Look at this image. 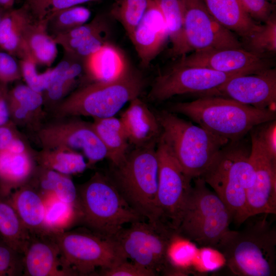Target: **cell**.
<instances>
[{
    "label": "cell",
    "instance_id": "1",
    "mask_svg": "<svg viewBox=\"0 0 276 276\" xmlns=\"http://www.w3.org/2000/svg\"><path fill=\"white\" fill-rule=\"evenodd\" d=\"M169 111L189 118L229 142L239 141L255 127L276 119V110L260 109L216 96H202L191 102L176 103Z\"/></svg>",
    "mask_w": 276,
    "mask_h": 276
},
{
    "label": "cell",
    "instance_id": "2",
    "mask_svg": "<svg viewBox=\"0 0 276 276\" xmlns=\"http://www.w3.org/2000/svg\"><path fill=\"white\" fill-rule=\"evenodd\" d=\"M251 220L242 229H229L216 249L226 265L239 276H273L276 273V229L269 214Z\"/></svg>",
    "mask_w": 276,
    "mask_h": 276
},
{
    "label": "cell",
    "instance_id": "3",
    "mask_svg": "<svg viewBox=\"0 0 276 276\" xmlns=\"http://www.w3.org/2000/svg\"><path fill=\"white\" fill-rule=\"evenodd\" d=\"M156 116L161 128L159 139L192 179L200 177L229 142L169 110Z\"/></svg>",
    "mask_w": 276,
    "mask_h": 276
},
{
    "label": "cell",
    "instance_id": "4",
    "mask_svg": "<svg viewBox=\"0 0 276 276\" xmlns=\"http://www.w3.org/2000/svg\"><path fill=\"white\" fill-rule=\"evenodd\" d=\"M113 168L109 177L130 207L145 220L162 222L157 200L159 160L156 145L135 147Z\"/></svg>",
    "mask_w": 276,
    "mask_h": 276
},
{
    "label": "cell",
    "instance_id": "5",
    "mask_svg": "<svg viewBox=\"0 0 276 276\" xmlns=\"http://www.w3.org/2000/svg\"><path fill=\"white\" fill-rule=\"evenodd\" d=\"M77 192L80 221L96 234L111 238L124 225L145 220L130 207L109 176L96 173Z\"/></svg>",
    "mask_w": 276,
    "mask_h": 276
},
{
    "label": "cell",
    "instance_id": "6",
    "mask_svg": "<svg viewBox=\"0 0 276 276\" xmlns=\"http://www.w3.org/2000/svg\"><path fill=\"white\" fill-rule=\"evenodd\" d=\"M238 142L224 146L200 178L225 203L233 221L241 224L248 218L246 193L253 183L255 173L249 160L250 150Z\"/></svg>",
    "mask_w": 276,
    "mask_h": 276
},
{
    "label": "cell",
    "instance_id": "7",
    "mask_svg": "<svg viewBox=\"0 0 276 276\" xmlns=\"http://www.w3.org/2000/svg\"><path fill=\"white\" fill-rule=\"evenodd\" d=\"M193 179L194 185L187 196L176 233L201 246L216 249L229 229L232 215L201 178Z\"/></svg>",
    "mask_w": 276,
    "mask_h": 276
},
{
    "label": "cell",
    "instance_id": "8",
    "mask_svg": "<svg viewBox=\"0 0 276 276\" xmlns=\"http://www.w3.org/2000/svg\"><path fill=\"white\" fill-rule=\"evenodd\" d=\"M145 80L130 66L119 77L108 81L94 82L77 90L64 102L65 111L94 119L114 116L132 99L139 97Z\"/></svg>",
    "mask_w": 276,
    "mask_h": 276
},
{
    "label": "cell",
    "instance_id": "9",
    "mask_svg": "<svg viewBox=\"0 0 276 276\" xmlns=\"http://www.w3.org/2000/svg\"><path fill=\"white\" fill-rule=\"evenodd\" d=\"M56 243L63 267L73 275H88L126 260L115 241L88 229L49 233ZM128 260V259H127Z\"/></svg>",
    "mask_w": 276,
    "mask_h": 276
},
{
    "label": "cell",
    "instance_id": "10",
    "mask_svg": "<svg viewBox=\"0 0 276 276\" xmlns=\"http://www.w3.org/2000/svg\"><path fill=\"white\" fill-rule=\"evenodd\" d=\"M176 232L163 222H132L112 238L127 259L153 272L167 275V250Z\"/></svg>",
    "mask_w": 276,
    "mask_h": 276
},
{
    "label": "cell",
    "instance_id": "11",
    "mask_svg": "<svg viewBox=\"0 0 276 276\" xmlns=\"http://www.w3.org/2000/svg\"><path fill=\"white\" fill-rule=\"evenodd\" d=\"M243 74H246L224 73L201 67L184 65L176 61L156 77L148 98L153 101L161 102L177 95H203L232 77Z\"/></svg>",
    "mask_w": 276,
    "mask_h": 276
},
{
    "label": "cell",
    "instance_id": "12",
    "mask_svg": "<svg viewBox=\"0 0 276 276\" xmlns=\"http://www.w3.org/2000/svg\"><path fill=\"white\" fill-rule=\"evenodd\" d=\"M157 205L161 221L176 232L193 180L182 170L166 145L159 139Z\"/></svg>",
    "mask_w": 276,
    "mask_h": 276
},
{
    "label": "cell",
    "instance_id": "13",
    "mask_svg": "<svg viewBox=\"0 0 276 276\" xmlns=\"http://www.w3.org/2000/svg\"><path fill=\"white\" fill-rule=\"evenodd\" d=\"M190 53L206 49L243 48L236 35L221 25L202 0H181Z\"/></svg>",
    "mask_w": 276,
    "mask_h": 276
},
{
    "label": "cell",
    "instance_id": "14",
    "mask_svg": "<svg viewBox=\"0 0 276 276\" xmlns=\"http://www.w3.org/2000/svg\"><path fill=\"white\" fill-rule=\"evenodd\" d=\"M202 96L220 97L260 109L276 110L275 68L233 77Z\"/></svg>",
    "mask_w": 276,
    "mask_h": 276
},
{
    "label": "cell",
    "instance_id": "15",
    "mask_svg": "<svg viewBox=\"0 0 276 276\" xmlns=\"http://www.w3.org/2000/svg\"><path fill=\"white\" fill-rule=\"evenodd\" d=\"M249 160L254 169L255 176L253 183L246 193L247 217L262 214L274 215L276 214V160L268 156L252 132Z\"/></svg>",
    "mask_w": 276,
    "mask_h": 276
},
{
    "label": "cell",
    "instance_id": "16",
    "mask_svg": "<svg viewBox=\"0 0 276 276\" xmlns=\"http://www.w3.org/2000/svg\"><path fill=\"white\" fill-rule=\"evenodd\" d=\"M178 63L224 73L250 74L272 67L268 58L259 56L244 48L206 49L178 57Z\"/></svg>",
    "mask_w": 276,
    "mask_h": 276
},
{
    "label": "cell",
    "instance_id": "17",
    "mask_svg": "<svg viewBox=\"0 0 276 276\" xmlns=\"http://www.w3.org/2000/svg\"><path fill=\"white\" fill-rule=\"evenodd\" d=\"M46 133L45 141L52 147L81 151L88 166L107 158L106 149L93 124L74 122L50 129Z\"/></svg>",
    "mask_w": 276,
    "mask_h": 276
},
{
    "label": "cell",
    "instance_id": "18",
    "mask_svg": "<svg viewBox=\"0 0 276 276\" xmlns=\"http://www.w3.org/2000/svg\"><path fill=\"white\" fill-rule=\"evenodd\" d=\"M141 64L149 66L163 50L168 33L163 15L154 0H151L140 23L129 38Z\"/></svg>",
    "mask_w": 276,
    "mask_h": 276
},
{
    "label": "cell",
    "instance_id": "19",
    "mask_svg": "<svg viewBox=\"0 0 276 276\" xmlns=\"http://www.w3.org/2000/svg\"><path fill=\"white\" fill-rule=\"evenodd\" d=\"M22 263L23 275L72 276L63 267L59 248L48 234L31 236Z\"/></svg>",
    "mask_w": 276,
    "mask_h": 276
},
{
    "label": "cell",
    "instance_id": "20",
    "mask_svg": "<svg viewBox=\"0 0 276 276\" xmlns=\"http://www.w3.org/2000/svg\"><path fill=\"white\" fill-rule=\"evenodd\" d=\"M120 119L129 143L135 147L157 145L161 128L156 114L139 97L129 102Z\"/></svg>",
    "mask_w": 276,
    "mask_h": 276
},
{
    "label": "cell",
    "instance_id": "21",
    "mask_svg": "<svg viewBox=\"0 0 276 276\" xmlns=\"http://www.w3.org/2000/svg\"><path fill=\"white\" fill-rule=\"evenodd\" d=\"M7 198V200L14 209L31 236L47 234L44 225V202L36 189L23 185Z\"/></svg>",
    "mask_w": 276,
    "mask_h": 276
},
{
    "label": "cell",
    "instance_id": "22",
    "mask_svg": "<svg viewBox=\"0 0 276 276\" xmlns=\"http://www.w3.org/2000/svg\"><path fill=\"white\" fill-rule=\"evenodd\" d=\"M48 18L35 19L25 33L20 59L28 58L36 64L50 66L56 59L57 44L48 29Z\"/></svg>",
    "mask_w": 276,
    "mask_h": 276
},
{
    "label": "cell",
    "instance_id": "23",
    "mask_svg": "<svg viewBox=\"0 0 276 276\" xmlns=\"http://www.w3.org/2000/svg\"><path fill=\"white\" fill-rule=\"evenodd\" d=\"M214 18L223 27L243 40L248 38L261 24L254 20L238 0H202Z\"/></svg>",
    "mask_w": 276,
    "mask_h": 276
},
{
    "label": "cell",
    "instance_id": "24",
    "mask_svg": "<svg viewBox=\"0 0 276 276\" xmlns=\"http://www.w3.org/2000/svg\"><path fill=\"white\" fill-rule=\"evenodd\" d=\"M83 62L94 82L115 79L130 66L122 50L109 41Z\"/></svg>",
    "mask_w": 276,
    "mask_h": 276
},
{
    "label": "cell",
    "instance_id": "25",
    "mask_svg": "<svg viewBox=\"0 0 276 276\" xmlns=\"http://www.w3.org/2000/svg\"><path fill=\"white\" fill-rule=\"evenodd\" d=\"M35 19L26 5L7 10L0 22V48L19 58L25 33Z\"/></svg>",
    "mask_w": 276,
    "mask_h": 276
},
{
    "label": "cell",
    "instance_id": "26",
    "mask_svg": "<svg viewBox=\"0 0 276 276\" xmlns=\"http://www.w3.org/2000/svg\"><path fill=\"white\" fill-rule=\"evenodd\" d=\"M32 171V162L25 152L0 151V195L8 197L12 190L24 185Z\"/></svg>",
    "mask_w": 276,
    "mask_h": 276
},
{
    "label": "cell",
    "instance_id": "27",
    "mask_svg": "<svg viewBox=\"0 0 276 276\" xmlns=\"http://www.w3.org/2000/svg\"><path fill=\"white\" fill-rule=\"evenodd\" d=\"M94 119L93 125L106 149L107 158L117 166L128 152L129 142L124 126L114 116Z\"/></svg>",
    "mask_w": 276,
    "mask_h": 276
},
{
    "label": "cell",
    "instance_id": "28",
    "mask_svg": "<svg viewBox=\"0 0 276 276\" xmlns=\"http://www.w3.org/2000/svg\"><path fill=\"white\" fill-rule=\"evenodd\" d=\"M154 1L165 20L171 43V56L178 58L189 53L185 36L181 0Z\"/></svg>",
    "mask_w": 276,
    "mask_h": 276
},
{
    "label": "cell",
    "instance_id": "29",
    "mask_svg": "<svg viewBox=\"0 0 276 276\" xmlns=\"http://www.w3.org/2000/svg\"><path fill=\"white\" fill-rule=\"evenodd\" d=\"M0 237L4 242L22 255L31 238L14 209L1 195Z\"/></svg>",
    "mask_w": 276,
    "mask_h": 276
},
{
    "label": "cell",
    "instance_id": "30",
    "mask_svg": "<svg viewBox=\"0 0 276 276\" xmlns=\"http://www.w3.org/2000/svg\"><path fill=\"white\" fill-rule=\"evenodd\" d=\"M41 196L45 205L44 225L47 234L66 231L80 221V211L75 205L52 195Z\"/></svg>",
    "mask_w": 276,
    "mask_h": 276
},
{
    "label": "cell",
    "instance_id": "31",
    "mask_svg": "<svg viewBox=\"0 0 276 276\" xmlns=\"http://www.w3.org/2000/svg\"><path fill=\"white\" fill-rule=\"evenodd\" d=\"M42 172L39 181V190H37L40 194L53 195L79 210L77 188L68 175L45 168Z\"/></svg>",
    "mask_w": 276,
    "mask_h": 276
},
{
    "label": "cell",
    "instance_id": "32",
    "mask_svg": "<svg viewBox=\"0 0 276 276\" xmlns=\"http://www.w3.org/2000/svg\"><path fill=\"white\" fill-rule=\"evenodd\" d=\"M69 58L70 59L62 60L54 68L50 69L45 90L52 100L62 98L82 71L81 61Z\"/></svg>",
    "mask_w": 276,
    "mask_h": 276
},
{
    "label": "cell",
    "instance_id": "33",
    "mask_svg": "<svg viewBox=\"0 0 276 276\" xmlns=\"http://www.w3.org/2000/svg\"><path fill=\"white\" fill-rule=\"evenodd\" d=\"M151 0H116L111 16L119 22L130 38L145 14Z\"/></svg>",
    "mask_w": 276,
    "mask_h": 276
},
{
    "label": "cell",
    "instance_id": "34",
    "mask_svg": "<svg viewBox=\"0 0 276 276\" xmlns=\"http://www.w3.org/2000/svg\"><path fill=\"white\" fill-rule=\"evenodd\" d=\"M246 50L268 58L276 52V15L275 12L248 38L243 40Z\"/></svg>",
    "mask_w": 276,
    "mask_h": 276
},
{
    "label": "cell",
    "instance_id": "35",
    "mask_svg": "<svg viewBox=\"0 0 276 276\" xmlns=\"http://www.w3.org/2000/svg\"><path fill=\"white\" fill-rule=\"evenodd\" d=\"M90 17L89 9L80 5L60 10L47 16L48 31L54 37L87 22Z\"/></svg>",
    "mask_w": 276,
    "mask_h": 276
},
{
    "label": "cell",
    "instance_id": "36",
    "mask_svg": "<svg viewBox=\"0 0 276 276\" xmlns=\"http://www.w3.org/2000/svg\"><path fill=\"white\" fill-rule=\"evenodd\" d=\"M41 162L43 168L67 175L81 173L88 167L83 155L67 150L47 154Z\"/></svg>",
    "mask_w": 276,
    "mask_h": 276
},
{
    "label": "cell",
    "instance_id": "37",
    "mask_svg": "<svg viewBox=\"0 0 276 276\" xmlns=\"http://www.w3.org/2000/svg\"><path fill=\"white\" fill-rule=\"evenodd\" d=\"M10 98L14 106L20 107L28 113L39 108L43 102L41 93L27 85L21 84L14 87L11 93Z\"/></svg>",
    "mask_w": 276,
    "mask_h": 276
},
{
    "label": "cell",
    "instance_id": "38",
    "mask_svg": "<svg viewBox=\"0 0 276 276\" xmlns=\"http://www.w3.org/2000/svg\"><path fill=\"white\" fill-rule=\"evenodd\" d=\"M21 75L27 85L33 90L41 93L45 91L49 81L50 69L42 74L37 71V64L32 60L24 58L20 59Z\"/></svg>",
    "mask_w": 276,
    "mask_h": 276
},
{
    "label": "cell",
    "instance_id": "39",
    "mask_svg": "<svg viewBox=\"0 0 276 276\" xmlns=\"http://www.w3.org/2000/svg\"><path fill=\"white\" fill-rule=\"evenodd\" d=\"M22 255L2 241L0 242V276L23 274Z\"/></svg>",
    "mask_w": 276,
    "mask_h": 276
},
{
    "label": "cell",
    "instance_id": "40",
    "mask_svg": "<svg viewBox=\"0 0 276 276\" xmlns=\"http://www.w3.org/2000/svg\"><path fill=\"white\" fill-rule=\"evenodd\" d=\"M252 133L272 159L276 160V120H273L260 125Z\"/></svg>",
    "mask_w": 276,
    "mask_h": 276
},
{
    "label": "cell",
    "instance_id": "41",
    "mask_svg": "<svg viewBox=\"0 0 276 276\" xmlns=\"http://www.w3.org/2000/svg\"><path fill=\"white\" fill-rule=\"evenodd\" d=\"M100 275L104 276H155L153 272L127 259L121 261L114 265L102 269Z\"/></svg>",
    "mask_w": 276,
    "mask_h": 276
},
{
    "label": "cell",
    "instance_id": "42",
    "mask_svg": "<svg viewBox=\"0 0 276 276\" xmlns=\"http://www.w3.org/2000/svg\"><path fill=\"white\" fill-rule=\"evenodd\" d=\"M249 15L258 22H265L275 12V5L267 0H238Z\"/></svg>",
    "mask_w": 276,
    "mask_h": 276
},
{
    "label": "cell",
    "instance_id": "43",
    "mask_svg": "<svg viewBox=\"0 0 276 276\" xmlns=\"http://www.w3.org/2000/svg\"><path fill=\"white\" fill-rule=\"evenodd\" d=\"M21 75L19 64L14 56L5 51H0V81L5 83L12 82Z\"/></svg>",
    "mask_w": 276,
    "mask_h": 276
},
{
    "label": "cell",
    "instance_id": "44",
    "mask_svg": "<svg viewBox=\"0 0 276 276\" xmlns=\"http://www.w3.org/2000/svg\"><path fill=\"white\" fill-rule=\"evenodd\" d=\"M26 4L35 19L40 20L47 17L52 0H26Z\"/></svg>",
    "mask_w": 276,
    "mask_h": 276
},
{
    "label": "cell",
    "instance_id": "45",
    "mask_svg": "<svg viewBox=\"0 0 276 276\" xmlns=\"http://www.w3.org/2000/svg\"><path fill=\"white\" fill-rule=\"evenodd\" d=\"M96 1L97 0H52L48 15L66 8Z\"/></svg>",
    "mask_w": 276,
    "mask_h": 276
},
{
    "label": "cell",
    "instance_id": "46",
    "mask_svg": "<svg viewBox=\"0 0 276 276\" xmlns=\"http://www.w3.org/2000/svg\"><path fill=\"white\" fill-rule=\"evenodd\" d=\"M14 138L10 129L0 127V151L6 150Z\"/></svg>",
    "mask_w": 276,
    "mask_h": 276
},
{
    "label": "cell",
    "instance_id": "47",
    "mask_svg": "<svg viewBox=\"0 0 276 276\" xmlns=\"http://www.w3.org/2000/svg\"><path fill=\"white\" fill-rule=\"evenodd\" d=\"M0 91V126L4 125L9 119V110L6 100Z\"/></svg>",
    "mask_w": 276,
    "mask_h": 276
},
{
    "label": "cell",
    "instance_id": "48",
    "mask_svg": "<svg viewBox=\"0 0 276 276\" xmlns=\"http://www.w3.org/2000/svg\"><path fill=\"white\" fill-rule=\"evenodd\" d=\"M25 150L24 143L19 139L14 138L6 150L12 153L20 154L24 153Z\"/></svg>",
    "mask_w": 276,
    "mask_h": 276
},
{
    "label": "cell",
    "instance_id": "49",
    "mask_svg": "<svg viewBox=\"0 0 276 276\" xmlns=\"http://www.w3.org/2000/svg\"><path fill=\"white\" fill-rule=\"evenodd\" d=\"M15 0H0V7L5 10H9L13 8Z\"/></svg>",
    "mask_w": 276,
    "mask_h": 276
},
{
    "label": "cell",
    "instance_id": "50",
    "mask_svg": "<svg viewBox=\"0 0 276 276\" xmlns=\"http://www.w3.org/2000/svg\"><path fill=\"white\" fill-rule=\"evenodd\" d=\"M267 1L273 4H274L276 2V0H267Z\"/></svg>",
    "mask_w": 276,
    "mask_h": 276
}]
</instances>
